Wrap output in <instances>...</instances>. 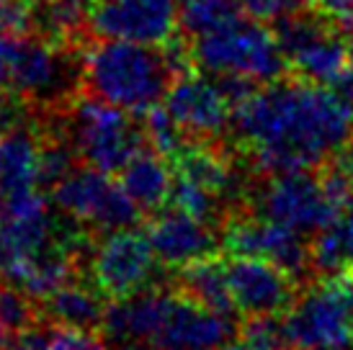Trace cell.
<instances>
[{
	"label": "cell",
	"instance_id": "83f0119b",
	"mask_svg": "<svg viewBox=\"0 0 353 350\" xmlns=\"http://www.w3.org/2000/svg\"><path fill=\"white\" fill-rule=\"evenodd\" d=\"M338 165H341V170H343L348 178L353 181V136L345 142L343 147H341V155H338Z\"/></svg>",
	"mask_w": 353,
	"mask_h": 350
},
{
	"label": "cell",
	"instance_id": "30bf717a",
	"mask_svg": "<svg viewBox=\"0 0 353 350\" xmlns=\"http://www.w3.org/2000/svg\"><path fill=\"white\" fill-rule=\"evenodd\" d=\"M304 232L258 214L230 216L222 222V247L230 255H253L281 265L302 281L312 268V247L304 243Z\"/></svg>",
	"mask_w": 353,
	"mask_h": 350
},
{
	"label": "cell",
	"instance_id": "603a6c76",
	"mask_svg": "<svg viewBox=\"0 0 353 350\" xmlns=\"http://www.w3.org/2000/svg\"><path fill=\"white\" fill-rule=\"evenodd\" d=\"M145 136H148V145L155 152H160L163 157H170V160L188 142V136L176 124V119L165 111V106H155L145 114Z\"/></svg>",
	"mask_w": 353,
	"mask_h": 350
},
{
	"label": "cell",
	"instance_id": "4dcf8cb0",
	"mask_svg": "<svg viewBox=\"0 0 353 350\" xmlns=\"http://www.w3.org/2000/svg\"><path fill=\"white\" fill-rule=\"evenodd\" d=\"M341 31H343L345 44H348V49H351V57H353V10L343 16V26H341Z\"/></svg>",
	"mask_w": 353,
	"mask_h": 350
},
{
	"label": "cell",
	"instance_id": "f546056e",
	"mask_svg": "<svg viewBox=\"0 0 353 350\" xmlns=\"http://www.w3.org/2000/svg\"><path fill=\"white\" fill-rule=\"evenodd\" d=\"M219 350H286V345H281V348H265V345H253V342H248L240 338L237 342H227L225 348H219Z\"/></svg>",
	"mask_w": 353,
	"mask_h": 350
},
{
	"label": "cell",
	"instance_id": "2e32d148",
	"mask_svg": "<svg viewBox=\"0 0 353 350\" xmlns=\"http://www.w3.org/2000/svg\"><path fill=\"white\" fill-rule=\"evenodd\" d=\"M148 237L157 260L168 268H181L191 260L206 258L216 247V237L209 229V222L178 206L155 212L148 224Z\"/></svg>",
	"mask_w": 353,
	"mask_h": 350
},
{
	"label": "cell",
	"instance_id": "7a4b0ae2",
	"mask_svg": "<svg viewBox=\"0 0 353 350\" xmlns=\"http://www.w3.org/2000/svg\"><path fill=\"white\" fill-rule=\"evenodd\" d=\"M163 44L101 39L83 54V88L90 96L124 108L134 116L165 101L173 80L183 72V49Z\"/></svg>",
	"mask_w": 353,
	"mask_h": 350
},
{
	"label": "cell",
	"instance_id": "52a82bcc",
	"mask_svg": "<svg viewBox=\"0 0 353 350\" xmlns=\"http://www.w3.org/2000/svg\"><path fill=\"white\" fill-rule=\"evenodd\" d=\"M157 262L148 232L129 227L106 232L93 243L85 260V278L111 302L127 299L152 286Z\"/></svg>",
	"mask_w": 353,
	"mask_h": 350
},
{
	"label": "cell",
	"instance_id": "d4e9b609",
	"mask_svg": "<svg viewBox=\"0 0 353 350\" xmlns=\"http://www.w3.org/2000/svg\"><path fill=\"white\" fill-rule=\"evenodd\" d=\"M47 350H108V345H106V340L101 338V332H96V330L50 322V330H47Z\"/></svg>",
	"mask_w": 353,
	"mask_h": 350
},
{
	"label": "cell",
	"instance_id": "6da1fadb",
	"mask_svg": "<svg viewBox=\"0 0 353 350\" xmlns=\"http://www.w3.org/2000/svg\"><path fill=\"white\" fill-rule=\"evenodd\" d=\"M232 129L258 170H312L351 139L353 108L330 85L274 80L232 108Z\"/></svg>",
	"mask_w": 353,
	"mask_h": 350
},
{
	"label": "cell",
	"instance_id": "ac0fdd59",
	"mask_svg": "<svg viewBox=\"0 0 353 350\" xmlns=\"http://www.w3.org/2000/svg\"><path fill=\"white\" fill-rule=\"evenodd\" d=\"M121 188L127 191L142 214H155L170 201L173 170L165 165V157L145 145L137 155L121 167Z\"/></svg>",
	"mask_w": 353,
	"mask_h": 350
},
{
	"label": "cell",
	"instance_id": "5bb4252c",
	"mask_svg": "<svg viewBox=\"0 0 353 350\" xmlns=\"http://www.w3.org/2000/svg\"><path fill=\"white\" fill-rule=\"evenodd\" d=\"M232 335L235 327L230 317L206 309L173 289L160 327L148 345L155 350H219Z\"/></svg>",
	"mask_w": 353,
	"mask_h": 350
},
{
	"label": "cell",
	"instance_id": "ba28073f",
	"mask_svg": "<svg viewBox=\"0 0 353 350\" xmlns=\"http://www.w3.org/2000/svg\"><path fill=\"white\" fill-rule=\"evenodd\" d=\"M253 214L294 227L299 232H320L345 216L330 198L323 175L310 170L274 173L258 194Z\"/></svg>",
	"mask_w": 353,
	"mask_h": 350
},
{
	"label": "cell",
	"instance_id": "cb8c5ba5",
	"mask_svg": "<svg viewBox=\"0 0 353 350\" xmlns=\"http://www.w3.org/2000/svg\"><path fill=\"white\" fill-rule=\"evenodd\" d=\"M170 204L188 212V214L199 216V219H204V222H214V219H219V204L222 201L209 194V191H204L201 185L191 183V181L173 173Z\"/></svg>",
	"mask_w": 353,
	"mask_h": 350
},
{
	"label": "cell",
	"instance_id": "9c48e42d",
	"mask_svg": "<svg viewBox=\"0 0 353 350\" xmlns=\"http://www.w3.org/2000/svg\"><path fill=\"white\" fill-rule=\"evenodd\" d=\"M292 348H348L353 342V311L330 278L296 296L281 320Z\"/></svg>",
	"mask_w": 353,
	"mask_h": 350
},
{
	"label": "cell",
	"instance_id": "7402d4cb",
	"mask_svg": "<svg viewBox=\"0 0 353 350\" xmlns=\"http://www.w3.org/2000/svg\"><path fill=\"white\" fill-rule=\"evenodd\" d=\"M243 16L235 0H181V29L191 39L222 29L225 23Z\"/></svg>",
	"mask_w": 353,
	"mask_h": 350
},
{
	"label": "cell",
	"instance_id": "44dd1931",
	"mask_svg": "<svg viewBox=\"0 0 353 350\" xmlns=\"http://www.w3.org/2000/svg\"><path fill=\"white\" fill-rule=\"evenodd\" d=\"M173 173L201 185L219 201L235 188V173L227 157L201 139H188L173 157Z\"/></svg>",
	"mask_w": 353,
	"mask_h": 350
},
{
	"label": "cell",
	"instance_id": "8992f818",
	"mask_svg": "<svg viewBox=\"0 0 353 350\" xmlns=\"http://www.w3.org/2000/svg\"><path fill=\"white\" fill-rule=\"evenodd\" d=\"M327 16H307V10L281 19L276 26L286 65L302 80L335 88L353 65L343 31L330 26Z\"/></svg>",
	"mask_w": 353,
	"mask_h": 350
},
{
	"label": "cell",
	"instance_id": "836d02e7",
	"mask_svg": "<svg viewBox=\"0 0 353 350\" xmlns=\"http://www.w3.org/2000/svg\"><path fill=\"white\" fill-rule=\"evenodd\" d=\"M307 350H343V348H307Z\"/></svg>",
	"mask_w": 353,
	"mask_h": 350
},
{
	"label": "cell",
	"instance_id": "d6a6232c",
	"mask_svg": "<svg viewBox=\"0 0 353 350\" xmlns=\"http://www.w3.org/2000/svg\"><path fill=\"white\" fill-rule=\"evenodd\" d=\"M119 350H155V348L148 345V342H121V348Z\"/></svg>",
	"mask_w": 353,
	"mask_h": 350
},
{
	"label": "cell",
	"instance_id": "9a60e30c",
	"mask_svg": "<svg viewBox=\"0 0 353 350\" xmlns=\"http://www.w3.org/2000/svg\"><path fill=\"white\" fill-rule=\"evenodd\" d=\"M62 237L65 232H59V219L52 216V212L47 209V198L37 194L34 188L0 201L3 265L16 258L41 253L59 243Z\"/></svg>",
	"mask_w": 353,
	"mask_h": 350
},
{
	"label": "cell",
	"instance_id": "484cf974",
	"mask_svg": "<svg viewBox=\"0 0 353 350\" xmlns=\"http://www.w3.org/2000/svg\"><path fill=\"white\" fill-rule=\"evenodd\" d=\"M240 10L255 21H279L310 8L312 0H235Z\"/></svg>",
	"mask_w": 353,
	"mask_h": 350
},
{
	"label": "cell",
	"instance_id": "8fae6325",
	"mask_svg": "<svg viewBox=\"0 0 353 350\" xmlns=\"http://www.w3.org/2000/svg\"><path fill=\"white\" fill-rule=\"evenodd\" d=\"M178 21L181 0H93L85 29L99 39L168 44Z\"/></svg>",
	"mask_w": 353,
	"mask_h": 350
},
{
	"label": "cell",
	"instance_id": "d6986e66",
	"mask_svg": "<svg viewBox=\"0 0 353 350\" xmlns=\"http://www.w3.org/2000/svg\"><path fill=\"white\" fill-rule=\"evenodd\" d=\"M176 286L178 291L194 299L196 304L212 311H219L225 317H235L237 307L232 302L230 281H227V262L216 258L214 253L191 260L186 265L176 268Z\"/></svg>",
	"mask_w": 353,
	"mask_h": 350
},
{
	"label": "cell",
	"instance_id": "277c9868",
	"mask_svg": "<svg viewBox=\"0 0 353 350\" xmlns=\"http://www.w3.org/2000/svg\"><path fill=\"white\" fill-rule=\"evenodd\" d=\"M188 57L209 75H230L250 83H274L289 68L279 37L265 29L263 21L250 16H237L222 29L196 37Z\"/></svg>",
	"mask_w": 353,
	"mask_h": 350
},
{
	"label": "cell",
	"instance_id": "1f68e13d",
	"mask_svg": "<svg viewBox=\"0 0 353 350\" xmlns=\"http://www.w3.org/2000/svg\"><path fill=\"white\" fill-rule=\"evenodd\" d=\"M10 338H13V332H10L8 327H6V322L0 320V350H8Z\"/></svg>",
	"mask_w": 353,
	"mask_h": 350
},
{
	"label": "cell",
	"instance_id": "3957f363",
	"mask_svg": "<svg viewBox=\"0 0 353 350\" xmlns=\"http://www.w3.org/2000/svg\"><path fill=\"white\" fill-rule=\"evenodd\" d=\"M57 114L62 119V132L80 160L108 175L121 173V167L148 145L145 129L134 124V114L90 93L83 98L75 96Z\"/></svg>",
	"mask_w": 353,
	"mask_h": 350
},
{
	"label": "cell",
	"instance_id": "f1b7e54d",
	"mask_svg": "<svg viewBox=\"0 0 353 350\" xmlns=\"http://www.w3.org/2000/svg\"><path fill=\"white\" fill-rule=\"evenodd\" d=\"M335 90H338V93H341V96H343L353 108V65L348 68V72L343 75V80L335 85Z\"/></svg>",
	"mask_w": 353,
	"mask_h": 350
},
{
	"label": "cell",
	"instance_id": "ffe728a7",
	"mask_svg": "<svg viewBox=\"0 0 353 350\" xmlns=\"http://www.w3.org/2000/svg\"><path fill=\"white\" fill-rule=\"evenodd\" d=\"M106 307V296L88 278H83V281L75 278V281L59 286L57 291H52L47 299H41L44 320L72 325V327H85V330L103 327Z\"/></svg>",
	"mask_w": 353,
	"mask_h": 350
},
{
	"label": "cell",
	"instance_id": "7c38bea8",
	"mask_svg": "<svg viewBox=\"0 0 353 350\" xmlns=\"http://www.w3.org/2000/svg\"><path fill=\"white\" fill-rule=\"evenodd\" d=\"M227 281L243 317H281L296 302V278L265 258L232 255Z\"/></svg>",
	"mask_w": 353,
	"mask_h": 350
},
{
	"label": "cell",
	"instance_id": "4316f807",
	"mask_svg": "<svg viewBox=\"0 0 353 350\" xmlns=\"http://www.w3.org/2000/svg\"><path fill=\"white\" fill-rule=\"evenodd\" d=\"M312 3L327 19H343L345 13L353 10V0H312Z\"/></svg>",
	"mask_w": 353,
	"mask_h": 350
},
{
	"label": "cell",
	"instance_id": "e0dca14e",
	"mask_svg": "<svg viewBox=\"0 0 353 350\" xmlns=\"http://www.w3.org/2000/svg\"><path fill=\"white\" fill-rule=\"evenodd\" d=\"M39 132L13 124L0 132V201L39 185Z\"/></svg>",
	"mask_w": 353,
	"mask_h": 350
},
{
	"label": "cell",
	"instance_id": "4fadbf2b",
	"mask_svg": "<svg viewBox=\"0 0 353 350\" xmlns=\"http://www.w3.org/2000/svg\"><path fill=\"white\" fill-rule=\"evenodd\" d=\"M232 98L216 78L201 75H178L165 96V111L176 119L188 139L209 142L219 136L232 121Z\"/></svg>",
	"mask_w": 353,
	"mask_h": 350
},
{
	"label": "cell",
	"instance_id": "e575fe53",
	"mask_svg": "<svg viewBox=\"0 0 353 350\" xmlns=\"http://www.w3.org/2000/svg\"><path fill=\"white\" fill-rule=\"evenodd\" d=\"M0 265H3V245H0Z\"/></svg>",
	"mask_w": 353,
	"mask_h": 350
},
{
	"label": "cell",
	"instance_id": "5b68a950",
	"mask_svg": "<svg viewBox=\"0 0 353 350\" xmlns=\"http://www.w3.org/2000/svg\"><path fill=\"white\" fill-rule=\"evenodd\" d=\"M52 196L62 214L83 224L93 234L129 229L142 219V209L134 204V198L99 167H75L52 188Z\"/></svg>",
	"mask_w": 353,
	"mask_h": 350
}]
</instances>
